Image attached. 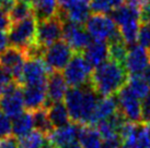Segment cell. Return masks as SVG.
I'll return each mask as SVG.
<instances>
[{
  "label": "cell",
  "instance_id": "cell-1",
  "mask_svg": "<svg viewBox=\"0 0 150 148\" xmlns=\"http://www.w3.org/2000/svg\"><path fill=\"white\" fill-rule=\"evenodd\" d=\"M100 97L92 87L91 83L81 87L68 88L65 96V105L71 120L76 123L91 125Z\"/></svg>",
  "mask_w": 150,
  "mask_h": 148
},
{
  "label": "cell",
  "instance_id": "cell-2",
  "mask_svg": "<svg viewBox=\"0 0 150 148\" xmlns=\"http://www.w3.org/2000/svg\"><path fill=\"white\" fill-rule=\"evenodd\" d=\"M128 73L125 66L113 59L93 69L91 75L92 87L100 96L116 95L127 84Z\"/></svg>",
  "mask_w": 150,
  "mask_h": 148
},
{
  "label": "cell",
  "instance_id": "cell-3",
  "mask_svg": "<svg viewBox=\"0 0 150 148\" xmlns=\"http://www.w3.org/2000/svg\"><path fill=\"white\" fill-rule=\"evenodd\" d=\"M84 25L92 39L108 41V44L123 39L116 23L106 14L93 13L89 17Z\"/></svg>",
  "mask_w": 150,
  "mask_h": 148
},
{
  "label": "cell",
  "instance_id": "cell-4",
  "mask_svg": "<svg viewBox=\"0 0 150 148\" xmlns=\"http://www.w3.org/2000/svg\"><path fill=\"white\" fill-rule=\"evenodd\" d=\"M38 21L34 15L12 23L8 31L9 43L12 47L25 50L36 43Z\"/></svg>",
  "mask_w": 150,
  "mask_h": 148
},
{
  "label": "cell",
  "instance_id": "cell-5",
  "mask_svg": "<svg viewBox=\"0 0 150 148\" xmlns=\"http://www.w3.org/2000/svg\"><path fill=\"white\" fill-rule=\"evenodd\" d=\"M93 68L81 52H76L63 70V75L68 86L81 87L90 83Z\"/></svg>",
  "mask_w": 150,
  "mask_h": 148
},
{
  "label": "cell",
  "instance_id": "cell-6",
  "mask_svg": "<svg viewBox=\"0 0 150 148\" xmlns=\"http://www.w3.org/2000/svg\"><path fill=\"white\" fill-rule=\"evenodd\" d=\"M74 52L70 46L64 39H60L45 47L42 59L50 71H62L74 57Z\"/></svg>",
  "mask_w": 150,
  "mask_h": 148
},
{
  "label": "cell",
  "instance_id": "cell-7",
  "mask_svg": "<svg viewBox=\"0 0 150 148\" xmlns=\"http://www.w3.org/2000/svg\"><path fill=\"white\" fill-rule=\"evenodd\" d=\"M118 101V110L121 111L125 119L132 123L142 122V99H139L129 89L127 85L116 94Z\"/></svg>",
  "mask_w": 150,
  "mask_h": 148
},
{
  "label": "cell",
  "instance_id": "cell-8",
  "mask_svg": "<svg viewBox=\"0 0 150 148\" xmlns=\"http://www.w3.org/2000/svg\"><path fill=\"white\" fill-rule=\"evenodd\" d=\"M52 71L46 66L42 58H28L23 66L20 86L45 84L47 82L48 74Z\"/></svg>",
  "mask_w": 150,
  "mask_h": 148
},
{
  "label": "cell",
  "instance_id": "cell-9",
  "mask_svg": "<svg viewBox=\"0 0 150 148\" xmlns=\"http://www.w3.org/2000/svg\"><path fill=\"white\" fill-rule=\"evenodd\" d=\"M63 25L64 21L59 15L38 22L36 44L43 47H47L60 40V38L63 37Z\"/></svg>",
  "mask_w": 150,
  "mask_h": 148
},
{
  "label": "cell",
  "instance_id": "cell-10",
  "mask_svg": "<svg viewBox=\"0 0 150 148\" xmlns=\"http://www.w3.org/2000/svg\"><path fill=\"white\" fill-rule=\"evenodd\" d=\"M63 39L75 52H82L84 48L91 43L92 37L81 24L65 20L63 25Z\"/></svg>",
  "mask_w": 150,
  "mask_h": 148
},
{
  "label": "cell",
  "instance_id": "cell-11",
  "mask_svg": "<svg viewBox=\"0 0 150 148\" xmlns=\"http://www.w3.org/2000/svg\"><path fill=\"white\" fill-rule=\"evenodd\" d=\"M150 64V54L148 49L140 45L128 46L124 66L129 75H140Z\"/></svg>",
  "mask_w": 150,
  "mask_h": 148
},
{
  "label": "cell",
  "instance_id": "cell-12",
  "mask_svg": "<svg viewBox=\"0 0 150 148\" xmlns=\"http://www.w3.org/2000/svg\"><path fill=\"white\" fill-rule=\"evenodd\" d=\"M26 54L25 51L16 47H8L2 52H0V66L9 71L12 74L17 83H20L22 75V70L26 61ZM20 85V84H19Z\"/></svg>",
  "mask_w": 150,
  "mask_h": 148
},
{
  "label": "cell",
  "instance_id": "cell-13",
  "mask_svg": "<svg viewBox=\"0 0 150 148\" xmlns=\"http://www.w3.org/2000/svg\"><path fill=\"white\" fill-rule=\"evenodd\" d=\"M23 93L20 85L14 86L12 89L0 95V111L10 117L16 118L24 111Z\"/></svg>",
  "mask_w": 150,
  "mask_h": 148
},
{
  "label": "cell",
  "instance_id": "cell-14",
  "mask_svg": "<svg viewBox=\"0 0 150 148\" xmlns=\"http://www.w3.org/2000/svg\"><path fill=\"white\" fill-rule=\"evenodd\" d=\"M24 107L26 110L36 111L42 108H46L47 105V91L45 84L25 85L22 88Z\"/></svg>",
  "mask_w": 150,
  "mask_h": 148
},
{
  "label": "cell",
  "instance_id": "cell-15",
  "mask_svg": "<svg viewBox=\"0 0 150 148\" xmlns=\"http://www.w3.org/2000/svg\"><path fill=\"white\" fill-rule=\"evenodd\" d=\"M47 91V105L46 108L53 103L63 101L65 99L66 93L68 91V84L60 71H52L48 74L46 82Z\"/></svg>",
  "mask_w": 150,
  "mask_h": 148
},
{
  "label": "cell",
  "instance_id": "cell-16",
  "mask_svg": "<svg viewBox=\"0 0 150 148\" xmlns=\"http://www.w3.org/2000/svg\"><path fill=\"white\" fill-rule=\"evenodd\" d=\"M81 54L92 68L96 69L110 59V45L108 41L93 39Z\"/></svg>",
  "mask_w": 150,
  "mask_h": 148
},
{
  "label": "cell",
  "instance_id": "cell-17",
  "mask_svg": "<svg viewBox=\"0 0 150 148\" xmlns=\"http://www.w3.org/2000/svg\"><path fill=\"white\" fill-rule=\"evenodd\" d=\"M81 124L72 122L62 126L58 128H54L50 135H47V138L52 145L56 147H63L65 145L69 144L71 142H75L78 138V133L80 130Z\"/></svg>",
  "mask_w": 150,
  "mask_h": 148
},
{
  "label": "cell",
  "instance_id": "cell-18",
  "mask_svg": "<svg viewBox=\"0 0 150 148\" xmlns=\"http://www.w3.org/2000/svg\"><path fill=\"white\" fill-rule=\"evenodd\" d=\"M91 14V9H90V2L89 1H78L76 3L71 4L65 10L59 9L58 15L63 21L68 20L71 21L77 24H84Z\"/></svg>",
  "mask_w": 150,
  "mask_h": 148
},
{
  "label": "cell",
  "instance_id": "cell-19",
  "mask_svg": "<svg viewBox=\"0 0 150 148\" xmlns=\"http://www.w3.org/2000/svg\"><path fill=\"white\" fill-rule=\"evenodd\" d=\"M118 111V101L116 95L112 96H101L96 105L94 114L92 118L91 125L96 126L102 120H106Z\"/></svg>",
  "mask_w": 150,
  "mask_h": 148
},
{
  "label": "cell",
  "instance_id": "cell-20",
  "mask_svg": "<svg viewBox=\"0 0 150 148\" xmlns=\"http://www.w3.org/2000/svg\"><path fill=\"white\" fill-rule=\"evenodd\" d=\"M110 14L118 27L133 22H140V9L127 3L113 9Z\"/></svg>",
  "mask_w": 150,
  "mask_h": 148
},
{
  "label": "cell",
  "instance_id": "cell-21",
  "mask_svg": "<svg viewBox=\"0 0 150 148\" xmlns=\"http://www.w3.org/2000/svg\"><path fill=\"white\" fill-rule=\"evenodd\" d=\"M102 136L94 125L81 124L78 133L77 140L80 143L82 148H101L103 142Z\"/></svg>",
  "mask_w": 150,
  "mask_h": 148
},
{
  "label": "cell",
  "instance_id": "cell-22",
  "mask_svg": "<svg viewBox=\"0 0 150 148\" xmlns=\"http://www.w3.org/2000/svg\"><path fill=\"white\" fill-rule=\"evenodd\" d=\"M33 15L38 22L48 20L58 15L59 6L57 0H33Z\"/></svg>",
  "mask_w": 150,
  "mask_h": 148
},
{
  "label": "cell",
  "instance_id": "cell-23",
  "mask_svg": "<svg viewBox=\"0 0 150 148\" xmlns=\"http://www.w3.org/2000/svg\"><path fill=\"white\" fill-rule=\"evenodd\" d=\"M46 110H47L48 118H50L54 128H62V126H65L70 123L71 118L69 115L66 105L63 101L50 103V106L46 108Z\"/></svg>",
  "mask_w": 150,
  "mask_h": 148
},
{
  "label": "cell",
  "instance_id": "cell-24",
  "mask_svg": "<svg viewBox=\"0 0 150 148\" xmlns=\"http://www.w3.org/2000/svg\"><path fill=\"white\" fill-rule=\"evenodd\" d=\"M34 121L33 113L31 111H23L21 114L13 118L12 121V135L17 138L25 136L33 131Z\"/></svg>",
  "mask_w": 150,
  "mask_h": 148
},
{
  "label": "cell",
  "instance_id": "cell-25",
  "mask_svg": "<svg viewBox=\"0 0 150 148\" xmlns=\"http://www.w3.org/2000/svg\"><path fill=\"white\" fill-rule=\"evenodd\" d=\"M17 140L19 148H46L50 144L47 135L38 130L32 131Z\"/></svg>",
  "mask_w": 150,
  "mask_h": 148
},
{
  "label": "cell",
  "instance_id": "cell-26",
  "mask_svg": "<svg viewBox=\"0 0 150 148\" xmlns=\"http://www.w3.org/2000/svg\"><path fill=\"white\" fill-rule=\"evenodd\" d=\"M33 121H34V128L35 130L42 132L45 135H50L54 130V126L50 122L47 110L46 108L38 109L36 111H33Z\"/></svg>",
  "mask_w": 150,
  "mask_h": 148
},
{
  "label": "cell",
  "instance_id": "cell-27",
  "mask_svg": "<svg viewBox=\"0 0 150 148\" xmlns=\"http://www.w3.org/2000/svg\"><path fill=\"white\" fill-rule=\"evenodd\" d=\"M31 15H33L32 4L24 1V0H17L13 8L11 9V11L9 12V17H10L12 23L24 20Z\"/></svg>",
  "mask_w": 150,
  "mask_h": 148
},
{
  "label": "cell",
  "instance_id": "cell-28",
  "mask_svg": "<svg viewBox=\"0 0 150 148\" xmlns=\"http://www.w3.org/2000/svg\"><path fill=\"white\" fill-rule=\"evenodd\" d=\"M126 85L139 99L145 98L150 93L149 85L147 84L144 76H140V75H129Z\"/></svg>",
  "mask_w": 150,
  "mask_h": 148
},
{
  "label": "cell",
  "instance_id": "cell-29",
  "mask_svg": "<svg viewBox=\"0 0 150 148\" xmlns=\"http://www.w3.org/2000/svg\"><path fill=\"white\" fill-rule=\"evenodd\" d=\"M108 45H110V59H113L124 66L127 49H128V46L125 44V41L123 39H120V40L110 43Z\"/></svg>",
  "mask_w": 150,
  "mask_h": 148
},
{
  "label": "cell",
  "instance_id": "cell-30",
  "mask_svg": "<svg viewBox=\"0 0 150 148\" xmlns=\"http://www.w3.org/2000/svg\"><path fill=\"white\" fill-rule=\"evenodd\" d=\"M17 85L19 84L14 80L12 74L6 69H4L2 66H0V95L9 91Z\"/></svg>",
  "mask_w": 150,
  "mask_h": 148
},
{
  "label": "cell",
  "instance_id": "cell-31",
  "mask_svg": "<svg viewBox=\"0 0 150 148\" xmlns=\"http://www.w3.org/2000/svg\"><path fill=\"white\" fill-rule=\"evenodd\" d=\"M12 135V121L11 118L0 111V140Z\"/></svg>",
  "mask_w": 150,
  "mask_h": 148
},
{
  "label": "cell",
  "instance_id": "cell-32",
  "mask_svg": "<svg viewBox=\"0 0 150 148\" xmlns=\"http://www.w3.org/2000/svg\"><path fill=\"white\" fill-rule=\"evenodd\" d=\"M137 43L146 49H150V23H140Z\"/></svg>",
  "mask_w": 150,
  "mask_h": 148
},
{
  "label": "cell",
  "instance_id": "cell-33",
  "mask_svg": "<svg viewBox=\"0 0 150 148\" xmlns=\"http://www.w3.org/2000/svg\"><path fill=\"white\" fill-rule=\"evenodd\" d=\"M90 9H91V12L93 13L108 14V13H111L113 7L108 2V0H91Z\"/></svg>",
  "mask_w": 150,
  "mask_h": 148
},
{
  "label": "cell",
  "instance_id": "cell-34",
  "mask_svg": "<svg viewBox=\"0 0 150 148\" xmlns=\"http://www.w3.org/2000/svg\"><path fill=\"white\" fill-rule=\"evenodd\" d=\"M142 122L150 124V93L142 99Z\"/></svg>",
  "mask_w": 150,
  "mask_h": 148
},
{
  "label": "cell",
  "instance_id": "cell-35",
  "mask_svg": "<svg viewBox=\"0 0 150 148\" xmlns=\"http://www.w3.org/2000/svg\"><path fill=\"white\" fill-rule=\"evenodd\" d=\"M11 25H12V22L9 17V14L0 8V29L8 32Z\"/></svg>",
  "mask_w": 150,
  "mask_h": 148
},
{
  "label": "cell",
  "instance_id": "cell-36",
  "mask_svg": "<svg viewBox=\"0 0 150 148\" xmlns=\"http://www.w3.org/2000/svg\"><path fill=\"white\" fill-rule=\"evenodd\" d=\"M140 23H150V0L140 9Z\"/></svg>",
  "mask_w": 150,
  "mask_h": 148
},
{
  "label": "cell",
  "instance_id": "cell-37",
  "mask_svg": "<svg viewBox=\"0 0 150 148\" xmlns=\"http://www.w3.org/2000/svg\"><path fill=\"white\" fill-rule=\"evenodd\" d=\"M0 148H19L18 140L13 137H7L4 140H0Z\"/></svg>",
  "mask_w": 150,
  "mask_h": 148
},
{
  "label": "cell",
  "instance_id": "cell-38",
  "mask_svg": "<svg viewBox=\"0 0 150 148\" xmlns=\"http://www.w3.org/2000/svg\"><path fill=\"white\" fill-rule=\"evenodd\" d=\"M9 43V37L7 34V31H2L0 29V52H2L4 49L8 48Z\"/></svg>",
  "mask_w": 150,
  "mask_h": 148
},
{
  "label": "cell",
  "instance_id": "cell-39",
  "mask_svg": "<svg viewBox=\"0 0 150 148\" xmlns=\"http://www.w3.org/2000/svg\"><path fill=\"white\" fill-rule=\"evenodd\" d=\"M58 1V6H59V9L60 10H65L67 9L68 7H70L71 4L76 3V2H78V1H81V0H57ZM84 1H91V0H84Z\"/></svg>",
  "mask_w": 150,
  "mask_h": 148
},
{
  "label": "cell",
  "instance_id": "cell-40",
  "mask_svg": "<svg viewBox=\"0 0 150 148\" xmlns=\"http://www.w3.org/2000/svg\"><path fill=\"white\" fill-rule=\"evenodd\" d=\"M148 1H149V0H125V2L127 4L133 6V7H136V8H138V9H142Z\"/></svg>",
  "mask_w": 150,
  "mask_h": 148
},
{
  "label": "cell",
  "instance_id": "cell-41",
  "mask_svg": "<svg viewBox=\"0 0 150 148\" xmlns=\"http://www.w3.org/2000/svg\"><path fill=\"white\" fill-rule=\"evenodd\" d=\"M142 76H144V78L146 80L147 84H148V85H149V87H150V64L146 68V70L144 71Z\"/></svg>",
  "mask_w": 150,
  "mask_h": 148
},
{
  "label": "cell",
  "instance_id": "cell-42",
  "mask_svg": "<svg viewBox=\"0 0 150 148\" xmlns=\"http://www.w3.org/2000/svg\"><path fill=\"white\" fill-rule=\"evenodd\" d=\"M60 148H82V147H81V145H80V143L78 140H75V142H71V143L65 145V146H63V147Z\"/></svg>",
  "mask_w": 150,
  "mask_h": 148
},
{
  "label": "cell",
  "instance_id": "cell-43",
  "mask_svg": "<svg viewBox=\"0 0 150 148\" xmlns=\"http://www.w3.org/2000/svg\"><path fill=\"white\" fill-rule=\"evenodd\" d=\"M108 2L111 3V6L113 7V9L117 8V7H120L122 4L125 2V0H108Z\"/></svg>",
  "mask_w": 150,
  "mask_h": 148
},
{
  "label": "cell",
  "instance_id": "cell-44",
  "mask_svg": "<svg viewBox=\"0 0 150 148\" xmlns=\"http://www.w3.org/2000/svg\"><path fill=\"white\" fill-rule=\"evenodd\" d=\"M147 125V131H148V135H149V138H150V124H146Z\"/></svg>",
  "mask_w": 150,
  "mask_h": 148
},
{
  "label": "cell",
  "instance_id": "cell-45",
  "mask_svg": "<svg viewBox=\"0 0 150 148\" xmlns=\"http://www.w3.org/2000/svg\"><path fill=\"white\" fill-rule=\"evenodd\" d=\"M46 148H58V147H56V146H54V145L50 144V145H48V146H47V147H46Z\"/></svg>",
  "mask_w": 150,
  "mask_h": 148
},
{
  "label": "cell",
  "instance_id": "cell-46",
  "mask_svg": "<svg viewBox=\"0 0 150 148\" xmlns=\"http://www.w3.org/2000/svg\"><path fill=\"white\" fill-rule=\"evenodd\" d=\"M24 1H26V2H29V3L32 4V2H33V0H24Z\"/></svg>",
  "mask_w": 150,
  "mask_h": 148
},
{
  "label": "cell",
  "instance_id": "cell-47",
  "mask_svg": "<svg viewBox=\"0 0 150 148\" xmlns=\"http://www.w3.org/2000/svg\"><path fill=\"white\" fill-rule=\"evenodd\" d=\"M2 1H4V0H0V4L2 3Z\"/></svg>",
  "mask_w": 150,
  "mask_h": 148
}]
</instances>
